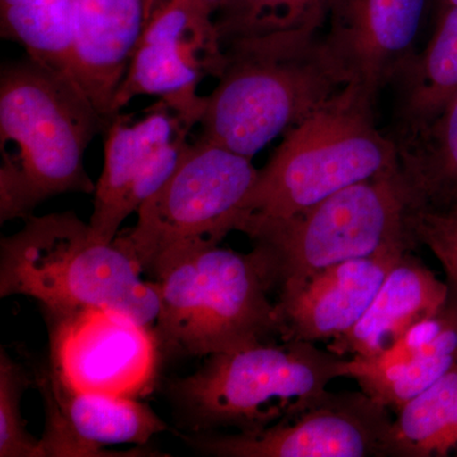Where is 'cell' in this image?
<instances>
[{
	"instance_id": "9",
	"label": "cell",
	"mask_w": 457,
	"mask_h": 457,
	"mask_svg": "<svg viewBox=\"0 0 457 457\" xmlns=\"http://www.w3.org/2000/svg\"><path fill=\"white\" fill-rule=\"evenodd\" d=\"M227 54L215 14L192 0H163L147 9L139 41L114 96L113 117L139 96H153L200 125L206 96L198 87L219 78Z\"/></svg>"
},
{
	"instance_id": "20",
	"label": "cell",
	"mask_w": 457,
	"mask_h": 457,
	"mask_svg": "<svg viewBox=\"0 0 457 457\" xmlns=\"http://www.w3.org/2000/svg\"><path fill=\"white\" fill-rule=\"evenodd\" d=\"M393 80L398 84V131L427 121L455 97L457 5L442 8L425 49L409 57Z\"/></svg>"
},
{
	"instance_id": "23",
	"label": "cell",
	"mask_w": 457,
	"mask_h": 457,
	"mask_svg": "<svg viewBox=\"0 0 457 457\" xmlns=\"http://www.w3.org/2000/svg\"><path fill=\"white\" fill-rule=\"evenodd\" d=\"M332 0H225L215 14L222 45L269 33L320 31Z\"/></svg>"
},
{
	"instance_id": "7",
	"label": "cell",
	"mask_w": 457,
	"mask_h": 457,
	"mask_svg": "<svg viewBox=\"0 0 457 457\" xmlns=\"http://www.w3.org/2000/svg\"><path fill=\"white\" fill-rule=\"evenodd\" d=\"M411 212V195L398 168L342 189L291 218L242 219L236 231L266 253L282 296L342 262L395 246L416 249Z\"/></svg>"
},
{
	"instance_id": "22",
	"label": "cell",
	"mask_w": 457,
	"mask_h": 457,
	"mask_svg": "<svg viewBox=\"0 0 457 457\" xmlns=\"http://www.w3.org/2000/svg\"><path fill=\"white\" fill-rule=\"evenodd\" d=\"M0 33L26 56L71 77V0H0Z\"/></svg>"
},
{
	"instance_id": "12",
	"label": "cell",
	"mask_w": 457,
	"mask_h": 457,
	"mask_svg": "<svg viewBox=\"0 0 457 457\" xmlns=\"http://www.w3.org/2000/svg\"><path fill=\"white\" fill-rule=\"evenodd\" d=\"M392 426L389 409L362 390L328 392L299 417L261 431L187 441L219 457H386Z\"/></svg>"
},
{
	"instance_id": "8",
	"label": "cell",
	"mask_w": 457,
	"mask_h": 457,
	"mask_svg": "<svg viewBox=\"0 0 457 457\" xmlns=\"http://www.w3.org/2000/svg\"><path fill=\"white\" fill-rule=\"evenodd\" d=\"M258 170L248 156L198 137L170 179L141 204L130 230L114 237L143 272L234 231Z\"/></svg>"
},
{
	"instance_id": "26",
	"label": "cell",
	"mask_w": 457,
	"mask_h": 457,
	"mask_svg": "<svg viewBox=\"0 0 457 457\" xmlns=\"http://www.w3.org/2000/svg\"><path fill=\"white\" fill-rule=\"evenodd\" d=\"M161 2H163V0H146V12L147 9L154 7L155 4H158V3ZM192 2L203 5V7L209 9V11H212L213 14H216V12L219 11V8L221 7V4L225 0H192Z\"/></svg>"
},
{
	"instance_id": "27",
	"label": "cell",
	"mask_w": 457,
	"mask_h": 457,
	"mask_svg": "<svg viewBox=\"0 0 457 457\" xmlns=\"http://www.w3.org/2000/svg\"><path fill=\"white\" fill-rule=\"evenodd\" d=\"M442 8L453 7L457 5V0H440Z\"/></svg>"
},
{
	"instance_id": "5",
	"label": "cell",
	"mask_w": 457,
	"mask_h": 457,
	"mask_svg": "<svg viewBox=\"0 0 457 457\" xmlns=\"http://www.w3.org/2000/svg\"><path fill=\"white\" fill-rule=\"evenodd\" d=\"M374 104L347 84L286 132L258 170L237 222L291 218L342 189L398 170V147L376 126Z\"/></svg>"
},
{
	"instance_id": "19",
	"label": "cell",
	"mask_w": 457,
	"mask_h": 457,
	"mask_svg": "<svg viewBox=\"0 0 457 457\" xmlns=\"http://www.w3.org/2000/svg\"><path fill=\"white\" fill-rule=\"evenodd\" d=\"M398 168L411 209L440 210L457 204V95L435 116L394 135Z\"/></svg>"
},
{
	"instance_id": "6",
	"label": "cell",
	"mask_w": 457,
	"mask_h": 457,
	"mask_svg": "<svg viewBox=\"0 0 457 457\" xmlns=\"http://www.w3.org/2000/svg\"><path fill=\"white\" fill-rule=\"evenodd\" d=\"M350 369L351 359L315 343L263 341L212 354L195 374L170 383V393L195 431L257 432L314 407Z\"/></svg>"
},
{
	"instance_id": "1",
	"label": "cell",
	"mask_w": 457,
	"mask_h": 457,
	"mask_svg": "<svg viewBox=\"0 0 457 457\" xmlns=\"http://www.w3.org/2000/svg\"><path fill=\"white\" fill-rule=\"evenodd\" d=\"M108 122L73 78L31 57L0 73V222L64 194H95L84 154Z\"/></svg>"
},
{
	"instance_id": "16",
	"label": "cell",
	"mask_w": 457,
	"mask_h": 457,
	"mask_svg": "<svg viewBox=\"0 0 457 457\" xmlns=\"http://www.w3.org/2000/svg\"><path fill=\"white\" fill-rule=\"evenodd\" d=\"M145 17L146 0H71V78L107 122Z\"/></svg>"
},
{
	"instance_id": "2",
	"label": "cell",
	"mask_w": 457,
	"mask_h": 457,
	"mask_svg": "<svg viewBox=\"0 0 457 457\" xmlns=\"http://www.w3.org/2000/svg\"><path fill=\"white\" fill-rule=\"evenodd\" d=\"M319 32H275L225 45L227 62L206 96L200 137L252 159L347 86Z\"/></svg>"
},
{
	"instance_id": "13",
	"label": "cell",
	"mask_w": 457,
	"mask_h": 457,
	"mask_svg": "<svg viewBox=\"0 0 457 457\" xmlns=\"http://www.w3.org/2000/svg\"><path fill=\"white\" fill-rule=\"evenodd\" d=\"M428 0H332L328 50L347 84L376 99L414 50Z\"/></svg>"
},
{
	"instance_id": "15",
	"label": "cell",
	"mask_w": 457,
	"mask_h": 457,
	"mask_svg": "<svg viewBox=\"0 0 457 457\" xmlns=\"http://www.w3.org/2000/svg\"><path fill=\"white\" fill-rule=\"evenodd\" d=\"M411 251L395 246L342 262L312 276L295 293L278 296L281 339L329 343L345 335L368 311L394 264Z\"/></svg>"
},
{
	"instance_id": "24",
	"label": "cell",
	"mask_w": 457,
	"mask_h": 457,
	"mask_svg": "<svg viewBox=\"0 0 457 457\" xmlns=\"http://www.w3.org/2000/svg\"><path fill=\"white\" fill-rule=\"evenodd\" d=\"M29 383L27 372L3 348L0 352V457H42L40 440L26 428L21 398Z\"/></svg>"
},
{
	"instance_id": "17",
	"label": "cell",
	"mask_w": 457,
	"mask_h": 457,
	"mask_svg": "<svg viewBox=\"0 0 457 457\" xmlns=\"http://www.w3.org/2000/svg\"><path fill=\"white\" fill-rule=\"evenodd\" d=\"M456 365L457 291L451 287L441 311L408 330L389 350L374 359L352 357L350 378L396 414Z\"/></svg>"
},
{
	"instance_id": "11",
	"label": "cell",
	"mask_w": 457,
	"mask_h": 457,
	"mask_svg": "<svg viewBox=\"0 0 457 457\" xmlns=\"http://www.w3.org/2000/svg\"><path fill=\"white\" fill-rule=\"evenodd\" d=\"M195 126L162 99L139 120L117 113L108 122L89 220L99 237L112 242L122 222L170 179L191 146Z\"/></svg>"
},
{
	"instance_id": "25",
	"label": "cell",
	"mask_w": 457,
	"mask_h": 457,
	"mask_svg": "<svg viewBox=\"0 0 457 457\" xmlns=\"http://www.w3.org/2000/svg\"><path fill=\"white\" fill-rule=\"evenodd\" d=\"M409 222L418 245L437 258L447 282L457 291V204L440 210L411 209Z\"/></svg>"
},
{
	"instance_id": "3",
	"label": "cell",
	"mask_w": 457,
	"mask_h": 457,
	"mask_svg": "<svg viewBox=\"0 0 457 457\" xmlns=\"http://www.w3.org/2000/svg\"><path fill=\"white\" fill-rule=\"evenodd\" d=\"M141 275L128 252L71 212L29 216L0 242V296L32 297L49 315L104 308L152 326L161 309L158 284Z\"/></svg>"
},
{
	"instance_id": "10",
	"label": "cell",
	"mask_w": 457,
	"mask_h": 457,
	"mask_svg": "<svg viewBox=\"0 0 457 457\" xmlns=\"http://www.w3.org/2000/svg\"><path fill=\"white\" fill-rule=\"evenodd\" d=\"M46 315L49 368L66 386L135 399L152 392L163 350L150 326L104 308Z\"/></svg>"
},
{
	"instance_id": "4",
	"label": "cell",
	"mask_w": 457,
	"mask_h": 457,
	"mask_svg": "<svg viewBox=\"0 0 457 457\" xmlns=\"http://www.w3.org/2000/svg\"><path fill=\"white\" fill-rule=\"evenodd\" d=\"M153 278L161 309L156 335L162 350L209 357L281 337L275 272L255 246L237 253L219 245H198L164 261Z\"/></svg>"
},
{
	"instance_id": "18",
	"label": "cell",
	"mask_w": 457,
	"mask_h": 457,
	"mask_svg": "<svg viewBox=\"0 0 457 457\" xmlns=\"http://www.w3.org/2000/svg\"><path fill=\"white\" fill-rule=\"evenodd\" d=\"M413 252L399 258L362 318L345 335L328 343V351L339 356L374 359L411 328L441 311L451 286Z\"/></svg>"
},
{
	"instance_id": "21",
	"label": "cell",
	"mask_w": 457,
	"mask_h": 457,
	"mask_svg": "<svg viewBox=\"0 0 457 457\" xmlns=\"http://www.w3.org/2000/svg\"><path fill=\"white\" fill-rule=\"evenodd\" d=\"M457 457V365L393 420L386 457Z\"/></svg>"
},
{
	"instance_id": "14",
	"label": "cell",
	"mask_w": 457,
	"mask_h": 457,
	"mask_svg": "<svg viewBox=\"0 0 457 457\" xmlns=\"http://www.w3.org/2000/svg\"><path fill=\"white\" fill-rule=\"evenodd\" d=\"M46 422L40 438L42 457H107L110 445H145L168 426L139 399L77 392L49 366L37 378Z\"/></svg>"
}]
</instances>
